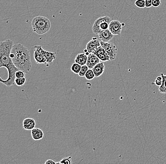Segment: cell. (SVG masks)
<instances>
[{
    "label": "cell",
    "mask_w": 166,
    "mask_h": 164,
    "mask_svg": "<svg viewBox=\"0 0 166 164\" xmlns=\"http://www.w3.org/2000/svg\"><path fill=\"white\" fill-rule=\"evenodd\" d=\"M161 75L162 78V85L159 87V92L161 93H166V75L161 73Z\"/></svg>",
    "instance_id": "17"
},
{
    "label": "cell",
    "mask_w": 166,
    "mask_h": 164,
    "mask_svg": "<svg viewBox=\"0 0 166 164\" xmlns=\"http://www.w3.org/2000/svg\"><path fill=\"white\" fill-rule=\"evenodd\" d=\"M109 29L114 36H119L122 31V25L118 20H112L109 24Z\"/></svg>",
    "instance_id": "6"
},
{
    "label": "cell",
    "mask_w": 166,
    "mask_h": 164,
    "mask_svg": "<svg viewBox=\"0 0 166 164\" xmlns=\"http://www.w3.org/2000/svg\"><path fill=\"white\" fill-rule=\"evenodd\" d=\"M155 83L156 85L160 87L161 85H162V81H160V80L156 79L155 81Z\"/></svg>",
    "instance_id": "28"
},
{
    "label": "cell",
    "mask_w": 166,
    "mask_h": 164,
    "mask_svg": "<svg viewBox=\"0 0 166 164\" xmlns=\"http://www.w3.org/2000/svg\"><path fill=\"white\" fill-rule=\"evenodd\" d=\"M99 38L101 41L104 42H109L114 38V35L112 34L109 29L101 31L98 34Z\"/></svg>",
    "instance_id": "10"
},
{
    "label": "cell",
    "mask_w": 166,
    "mask_h": 164,
    "mask_svg": "<svg viewBox=\"0 0 166 164\" xmlns=\"http://www.w3.org/2000/svg\"><path fill=\"white\" fill-rule=\"evenodd\" d=\"M95 74V77L98 78L103 74L105 70V65L103 62H100L92 69Z\"/></svg>",
    "instance_id": "12"
},
{
    "label": "cell",
    "mask_w": 166,
    "mask_h": 164,
    "mask_svg": "<svg viewBox=\"0 0 166 164\" xmlns=\"http://www.w3.org/2000/svg\"><path fill=\"white\" fill-rule=\"evenodd\" d=\"M111 21V19L107 16L100 17L97 19L92 27L94 33L98 35L101 31L109 29V24Z\"/></svg>",
    "instance_id": "4"
},
{
    "label": "cell",
    "mask_w": 166,
    "mask_h": 164,
    "mask_svg": "<svg viewBox=\"0 0 166 164\" xmlns=\"http://www.w3.org/2000/svg\"><path fill=\"white\" fill-rule=\"evenodd\" d=\"M85 77L87 80H92L95 77V74L92 69H88V70L87 71L85 75Z\"/></svg>",
    "instance_id": "19"
},
{
    "label": "cell",
    "mask_w": 166,
    "mask_h": 164,
    "mask_svg": "<svg viewBox=\"0 0 166 164\" xmlns=\"http://www.w3.org/2000/svg\"><path fill=\"white\" fill-rule=\"evenodd\" d=\"M144 1H145V0H144Z\"/></svg>",
    "instance_id": "29"
},
{
    "label": "cell",
    "mask_w": 166,
    "mask_h": 164,
    "mask_svg": "<svg viewBox=\"0 0 166 164\" xmlns=\"http://www.w3.org/2000/svg\"><path fill=\"white\" fill-rule=\"evenodd\" d=\"M82 66L79 64L76 63L73 64L71 66V70L75 74H78L79 73L81 69Z\"/></svg>",
    "instance_id": "18"
},
{
    "label": "cell",
    "mask_w": 166,
    "mask_h": 164,
    "mask_svg": "<svg viewBox=\"0 0 166 164\" xmlns=\"http://www.w3.org/2000/svg\"><path fill=\"white\" fill-rule=\"evenodd\" d=\"M43 54L46 60V64H50L53 63V61L56 58L57 54L56 53L48 51L44 49L43 50Z\"/></svg>",
    "instance_id": "14"
},
{
    "label": "cell",
    "mask_w": 166,
    "mask_h": 164,
    "mask_svg": "<svg viewBox=\"0 0 166 164\" xmlns=\"http://www.w3.org/2000/svg\"><path fill=\"white\" fill-rule=\"evenodd\" d=\"M88 69H89V68L86 64L83 65V66H82L80 71L79 73V75L81 77H84L85 76V75H86L87 71L88 70Z\"/></svg>",
    "instance_id": "21"
},
{
    "label": "cell",
    "mask_w": 166,
    "mask_h": 164,
    "mask_svg": "<svg viewBox=\"0 0 166 164\" xmlns=\"http://www.w3.org/2000/svg\"><path fill=\"white\" fill-rule=\"evenodd\" d=\"M25 72L21 70H18L16 71L15 76L16 78H20L25 77Z\"/></svg>",
    "instance_id": "24"
},
{
    "label": "cell",
    "mask_w": 166,
    "mask_h": 164,
    "mask_svg": "<svg viewBox=\"0 0 166 164\" xmlns=\"http://www.w3.org/2000/svg\"><path fill=\"white\" fill-rule=\"evenodd\" d=\"M87 60V55L86 53H79L75 59V62L83 66L86 64Z\"/></svg>",
    "instance_id": "16"
},
{
    "label": "cell",
    "mask_w": 166,
    "mask_h": 164,
    "mask_svg": "<svg viewBox=\"0 0 166 164\" xmlns=\"http://www.w3.org/2000/svg\"><path fill=\"white\" fill-rule=\"evenodd\" d=\"M34 57L37 64H46V60L44 54L34 49Z\"/></svg>",
    "instance_id": "15"
},
{
    "label": "cell",
    "mask_w": 166,
    "mask_h": 164,
    "mask_svg": "<svg viewBox=\"0 0 166 164\" xmlns=\"http://www.w3.org/2000/svg\"><path fill=\"white\" fill-rule=\"evenodd\" d=\"M161 0H152V5L155 8H157L161 5Z\"/></svg>",
    "instance_id": "25"
},
{
    "label": "cell",
    "mask_w": 166,
    "mask_h": 164,
    "mask_svg": "<svg viewBox=\"0 0 166 164\" xmlns=\"http://www.w3.org/2000/svg\"><path fill=\"white\" fill-rule=\"evenodd\" d=\"M101 45L104 47L110 58V61H113L116 58L118 49L113 43L101 41Z\"/></svg>",
    "instance_id": "5"
},
{
    "label": "cell",
    "mask_w": 166,
    "mask_h": 164,
    "mask_svg": "<svg viewBox=\"0 0 166 164\" xmlns=\"http://www.w3.org/2000/svg\"><path fill=\"white\" fill-rule=\"evenodd\" d=\"M36 126V122L35 119L31 118H26L23 122V128L24 130L31 131L35 128Z\"/></svg>",
    "instance_id": "11"
},
{
    "label": "cell",
    "mask_w": 166,
    "mask_h": 164,
    "mask_svg": "<svg viewBox=\"0 0 166 164\" xmlns=\"http://www.w3.org/2000/svg\"><path fill=\"white\" fill-rule=\"evenodd\" d=\"M136 6L139 8L143 9L145 7V2L144 0H136L135 2Z\"/></svg>",
    "instance_id": "22"
},
{
    "label": "cell",
    "mask_w": 166,
    "mask_h": 164,
    "mask_svg": "<svg viewBox=\"0 0 166 164\" xmlns=\"http://www.w3.org/2000/svg\"><path fill=\"white\" fill-rule=\"evenodd\" d=\"M32 26L34 31L39 35L48 32L51 27L50 20L43 16H37L33 19Z\"/></svg>",
    "instance_id": "3"
},
{
    "label": "cell",
    "mask_w": 166,
    "mask_h": 164,
    "mask_svg": "<svg viewBox=\"0 0 166 164\" xmlns=\"http://www.w3.org/2000/svg\"><path fill=\"white\" fill-rule=\"evenodd\" d=\"M26 82V78L25 77L20 78H16L15 79V83L19 87L23 86Z\"/></svg>",
    "instance_id": "20"
},
{
    "label": "cell",
    "mask_w": 166,
    "mask_h": 164,
    "mask_svg": "<svg viewBox=\"0 0 166 164\" xmlns=\"http://www.w3.org/2000/svg\"><path fill=\"white\" fill-rule=\"evenodd\" d=\"M12 40H6L0 43V68L5 67L8 71V77L5 80L1 78L0 82L7 87H11L15 84L16 71L19 70L13 63L11 53L13 47Z\"/></svg>",
    "instance_id": "1"
},
{
    "label": "cell",
    "mask_w": 166,
    "mask_h": 164,
    "mask_svg": "<svg viewBox=\"0 0 166 164\" xmlns=\"http://www.w3.org/2000/svg\"><path fill=\"white\" fill-rule=\"evenodd\" d=\"M11 58L14 65L19 70L27 73L32 68L30 53L26 46L22 44L13 46L11 51Z\"/></svg>",
    "instance_id": "2"
},
{
    "label": "cell",
    "mask_w": 166,
    "mask_h": 164,
    "mask_svg": "<svg viewBox=\"0 0 166 164\" xmlns=\"http://www.w3.org/2000/svg\"><path fill=\"white\" fill-rule=\"evenodd\" d=\"M145 7L149 8L153 6L152 5V0H145Z\"/></svg>",
    "instance_id": "26"
},
{
    "label": "cell",
    "mask_w": 166,
    "mask_h": 164,
    "mask_svg": "<svg viewBox=\"0 0 166 164\" xmlns=\"http://www.w3.org/2000/svg\"><path fill=\"white\" fill-rule=\"evenodd\" d=\"M56 164V162L52 159H48L46 162H45V164Z\"/></svg>",
    "instance_id": "27"
},
{
    "label": "cell",
    "mask_w": 166,
    "mask_h": 164,
    "mask_svg": "<svg viewBox=\"0 0 166 164\" xmlns=\"http://www.w3.org/2000/svg\"><path fill=\"white\" fill-rule=\"evenodd\" d=\"M100 59L95 54L90 53L87 56V60L86 65L89 69H92L97 64L100 63Z\"/></svg>",
    "instance_id": "8"
},
{
    "label": "cell",
    "mask_w": 166,
    "mask_h": 164,
    "mask_svg": "<svg viewBox=\"0 0 166 164\" xmlns=\"http://www.w3.org/2000/svg\"><path fill=\"white\" fill-rule=\"evenodd\" d=\"M93 53L95 54L102 62L110 61V56L108 53H107L104 47L101 46L98 47Z\"/></svg>",
    "instance_id": "7"
},
{
    "label": "cell",
    "mask_w": 166,
    "mask_h": 164,
    "mask_svg": "<svg viewBox=\"0 0 166 164\" xmlns=\"http://www.w3.org/2000/svg\"><path fill=\"white\" fill-rule=\"evenodd\" d=\"M101 42L97 38H93V39L87 44L86 49L87 52L90 53H93L98 47L101 46Z\"/></svg>",
    "instance_id": "9"
},
{
    "label": "cell",
    "mask_w": 166,
    "mask_h": 164,
    "mask_svg": "<svg viewBox=\"0 0 166 164\" xmlns=\"http://www.w3.org/2000/svg\"><path fill=\"white\" fill-rule=\"evenodd\" d=\"M31 135L34 140H41L44 138V133L41 129L35 127L31 130Z\"/></svg>",
    "instance_id": "13"
},
{
    "label": "cell",
    "mask_w": 166,
    "mask_h": 164,
    "mask_svg": "<svg viewBox=\"0 0 166 164\" xmlns=\"http://www.w3.org/2000/svg\"><path fill=\"white\" fill-rule=\"evenodd\" d=\"M72 157L69 156L68 158H63L62 160H60V164H71L72 163V160H71Z\"/></svg>",
    "instance_id": "23"
}]
</instances>
